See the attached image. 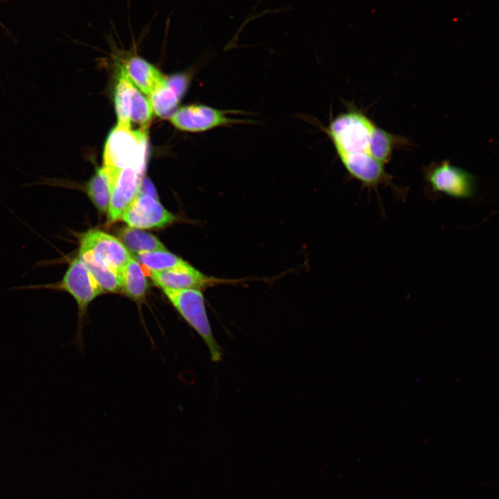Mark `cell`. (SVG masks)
<instances>
[{
    "label": "cell",
    "mask_w": 499,
    "mask_h": 499,
    "mask_svg": "<svg viewBox=\"0 0 499 499\" xmlns=\"http://www.w3.org/2000/svg\"><path fill=\"white\" fill-rule=\"evenodd\" d=\"M114 103L117 125L148 130L153 114L149 100L121 69L116 85Z\"/></svg>",
    "instance_id": "cell-5"
},
{
    "label": "cell",
    "mask_w": 499,
    "mask_h": 499,
    "mask_svg": "<svg viewBox=\"0 0 499 499\" xmlns=\"http://www.w3.org/2000/svg\"><path fill=\"white\" fill-rule=\"evenodd\" d=\"M230 112L207 105H193L176 110L170 117V121L177 129L191 132L245 123V120L229 117L227 114Z\"/></svg>",
    "instance_id": "cell-8"
},
{
    "label": "cell",
    "mask_w": 499,
    "mask_h": 499,
    "mask_svg": "<svg viewBox=\"0 0 499 499\" xmlns=\"http://www.w3.org/2000/svg\"><path fill=\"white\" fill-rule=\"evenodd\" d=\"M153 282L162 289L201 290L218 284H242L250 281L263 279L245 278L227 279L209 277L202 274L188 263L162 271L149 272Z\"/></svg>",
    "instance_id": "cell-7"
},
{
    "label": "cell",
    "mask_w": 499,
    "mask_h": 499,
    "mask_svg": "<svg viewBox=\"0 0 499 499\" xmlns=\"http://www.w3.org/2000/svg\"><path fill=\"white\" fill-rule=\"evenodd\" d=\"M376 125L363 112L349 110L336 116L327 133L342 165L353 179L369 189L389 186L394 194L401 189L392 181L385 165L374 159L369 151L373 130Z\"/></svg>",
    "instance_id": "cell-1"
},
{
    "label": "cell",
    "mask_w": 499,
    "mask_h": 499,
    "mask_svg": "<svg viewBox=\"0 0 499 499\" xmlns=\"http://www.w3.org/2000/svg\"><path fill=\"white\" fill-rule=\"evenodd\" d=\"M80 251L89 252L96 259L120 272L132 257L119 238L97 229L78 235Z\"/></svg>",
    "instance_id": "cell-9"
},
{
    "label": "cell",
    "mask_w": 499,
    "mask_h": 499,
    "mask_svg": "<svg viewBox=\"0 0 499 499\" xmlns=\"http://www.w3.org/2000/svg\"><path fill=\"white\" fill-rule=\"evenodd\" d=\"M78 257L104 291L114 292L121 290L120 272L112 268L88 252L78 250Z\"/></svg>",
    "instance_id": "cell-15"
},
{
    "label": "cell",
    "mask_w": 499,
    "mask_h": 499,
    "mask_svg": "<svg viewBox=\"0 0 499 499\" xmlns=\"http://www.w3.org/2000/svg\"><path fill=\"white\" fill-rule=\"evenodd\" d=\"M167 78L169 85L175 90L181 98L188 86V78L184 74H175Z\"/></svg>",
    "instance_id": "cell-19"
},
{
    "label": "cell",
    "mask_w": 499,
    "mask_h": 499,
    "mask_svg": "<svg viewBox=\"0 0 499 499\" xmlns=\"http://www.w3.org/2000/svg\"><path fill=\"white\" fill-rule=\"evenodd\" d=\"M119 237L131 256L144 252L166 250L156 236L140 229L126 227L119 231Z\"/></svg>",
    "instance_id": "cell-16"
},
{
    "label": "cell",
    "mask_w": 499,
    "mask_h": 499,
    "mask_svg": "<svg viewBox=\"0 0 499 499\" xmlns=\"http://www.w3.org/2000/svg\"><path fill=\"white\" fill-rule=\"evenodd\" d=\"M121 290L135 301L143 299L148 282L142 267L132 256L120 270Z\"/></svg>",
    "instance_id": "cell-14"
},
{
    "label": "cell",
    "mask_w": 499,
    "mask_h": 499,
    "mask_svg": "<svg viewBox=\"0 0 499 499\" xmlns=\"http://www.w3.org/2000/svg\"><path fill=\"white\" fill-rule=\"evenodd\" d=\"M32 287L64 291L73 298L78 306V325L70 343L83 353V329L87 308L94 299L105 292L91 272L77 256L70 262L60 281Z\"/></svg>",
    "instance_id": "cell-2"
},
{
    "label": "cell",
    "mask_w": 499,
    "mask_h": 499,
    "mask_svg": "<svg viewBox=\"0 0 499 499\" xmlns=\"http://www.w3.org/2000/svg\"><path fill=\"white\" fill-rule=\"evenodd\" d=\"M180 96L167 82L155 89L148 96V100L152 112L157 116L161 118L170 117L176 111Z\"/></svg>",
    "instance_id": "cell-17"
},
{
    "label": "cell",
    "mask_w": 499,
    "mask_h": 499,
    "mask_svg": "<svg viewBox=\"0 0 499 499\" xmlns=\"http://www.w3.org/2000/svg\"><path fill=\"white\" fill-rule=\"evenodd\" d=\"M127 55L121 69L142 93L149 96L166 82V78L145 59L135 54Z\"/></svg>",
    "instance_id": "cell-12"
},
{
    "label": "cell",
    "mask_w": 499,
    "mask_h": 499,
    "mask_svg": "<svg viewBox=\"0 0 499 499\" xmlns=\"http://www.w3.org/2000/svg\"><path fill=\"white\" fill-rule=\"evenodd\" d=\"M175 219L157 198L149 195H139L121 218L128 227L140 229L161 228Z\"/></svg>",
    "instance_id": "cell-11"
},
{
    "label": "cell",
    "mask_w": 499,
    "mask_h": 499,
    "mask_svg": "<svg viewBox=\"0 0 499 499\" xmlns=\"http://www.w3.org/2000/svg\"><path fill=\"white\" fill-rule=\"evenodd\" d=\"M139 195H149L157 198L155 187L151 182L146 177H143Z\"/></svg>",
    "instance_id": "cell-20"
},
{
    "label": "cell",
    "mask_w": 499,
    "mask_h": 499,
    "mask_svg": "<svg viewBox=\"0 0 499 499\" xmlns=\"http://www.w3.org/2000/svg\"><path fill=\"white\" fill-rule=\"evenodd\" d=\"M424 179L432 194H444L456 199L472 198L477 190L475 177L448 161L432 164L424 171Z\"/></svg>",
    "instance_id": "cell-6"
},
{
    "label": "cell",
    "mask_w": 499,
    "mask_h": 499,
    "mask_svg": "<svg viewBox=\"0 0 499 499\" xmlns=\"http://www.w3.org/2000/svg\"><path fill=\"white\" fill-rule=\"evenodd\" d=\"M114 175L103 166L96 169L85 185L86 194L100 213L107 212Z\"/></svg>",
    "instance_id": "cell-13"
},
{
    "label": "cell",
    "mask_w": 499,
    "mask_h": 499,
    "mask_svg": "<svg viewBox=\"0 0 499 499\" xmlns=\"http://www.w3.org/2000/svg\"><path fill=\"white\" fill-rule=\"evenodd\" d=\"M144 171L128 166L116 173L107 212L108 223L112 224L121 220L124 212L137 198Z\"/></svg>",
    "instance_id": "cell-10"
},
{
    "label": "cell",
    "mask_w": 499,
    "mask_h": 499,
    "mask_svg": "<svg viewBox=\"0 0 499 499\" xmlns=\"http://www.w3.org/2000/svg\"><path fill=\"white\" fill-rule=\"evenodd\" d=\"M147 152L148 130L116 125L105 142L103 166L114 173L128 166L145 170Z\"/></svg>",
    "instance_id": "cell-3"
},
{
    "label": "cell",
    "mask_w": 499,
    "mask_h": 499,
    "mask_svg": "<svg viewBox=\"0 0 499 499\" xmlns=\"http://www.w3.org/2000/svg\"><path fill=\"white\" fill-rule=\"evenodd\" d=\"M162 290L178 313L206 344L211 361L216 363L221 362L224 355L223 349L213 335L201 290Z\"/></svg>",
    "instance_id": "cell-4"
},
{
    "label": "cell",
    "mask_w": 499,
    "mask_h": 499,
    "mask_svg": "<svg viewBox=\"0 0 499 499\" xmlns=\"http://www.w3.org/2000/svg\"><path fill=\"white\" fill-rule=\"evenodd\" d=\"M132 256L149 272L168 270L186 263L166 250L140 252Z\"/></svg>",
    "instance_id": "cell-18"
}]
</instances>
